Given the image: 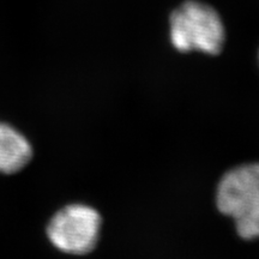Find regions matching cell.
<instances>
[{"mask_svg": "<svg viewBox=\"0 0 259 259\" xmlns=\"http://www.w3.org/2000/svg\"><path fill=\"white\" fill-rule=\"evenodd\" d=\"M216 203L220 211L234 220L241 238H259V163L226 173L219 184Z\"/></svg>", "mask_w": 259, "mask_h": 259, "instance_id": "1", "label": "cell"}, {"mask_svg": "<svg viewBox=\"0 0 259 259\" xmlns=\"http://www.w3.org/2000/svg\"><path fill=\"white\" fill-rule=\"evenodd\" d=\"M101 218L95 209L72 204L58 211L47 227V235L58 250L85 254L95 247Z\"/></svg>", "mask_w": 259, "mask_h": 259, "instance_id": "3", "label": "cell"}, {"mask_svg": "<svg viewBox=\"0 0 259 259\" xmlns=\"http://www.w3.org/2000/svg\"><path fill=\"white\" fill-rule=\"evenodd\" d=\"M170 41L180 52L219 54L225 44L222 19L211 6L189 0L171 12Z\"/></svg>", "mask_w": 259, "mask_h": 259, "instance_id": "2", "label": "cell"}, {"mask_svg": "<svg viewBox=\"0 0 259 259\" xmlns=\"http://www.w3.org/2000/svg\"><path fill=\"white\" fill-rule=\"evenodd\" d=\"M32 156L28 139L5 122H0V173L12 174L27 166Z\"/></svg>", "mask_w": 259, "mask_h": 259, "instance_id": "4", "label": "cell"}]
</instances>
